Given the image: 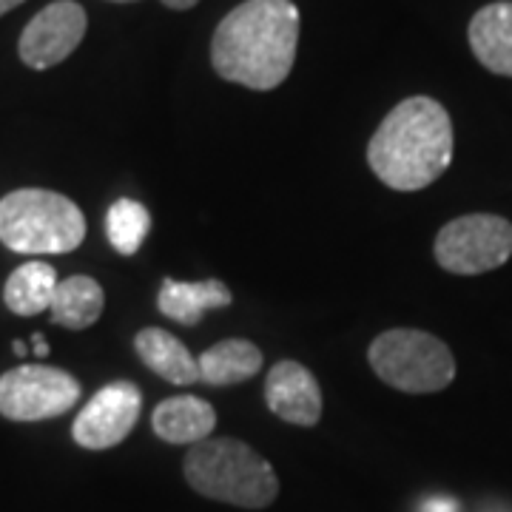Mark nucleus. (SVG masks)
Returning <instances> with one entry per match:
<instances>
[{"mask_svg": "<svg viewBox=\"0 0 512 512\" xmlns=\"http://www.w3.org/2000/svg\"><path fill=\"white\" fill-rule=\"evenodd\" d=\"M299 9L293 0H245L211 37V66L222 80L251 92H274L293 69Z\"/></svg>", "mask_w": 512, "mask_h": 512, "instance_id": "nucleus-1", "label": "nucleus"}, {"mask_svg": "<svg viewBox=\"0 0 512 512\" xmlns=\"http://www.w3.org/2000/svg\"><path fill=\"white\" fill-rule=\"evenodd\" d=\"M453 120L433 97H407L384 114L367 143L370 171L393 191H421L453 163Z\"/></svg>", "mask_w": 512, "mask_h": 512, "instance_id": "nucleus-2", "label": "nucleus"}, {"mask_svg": "<svg viewBox=\"0 0 512 512\" xmlns=\"http://www.w3.org/2000/svg\"><path fill=\"white\" fill-rule=\"evenodd\" d=\"M185 481L194 493L242 510H265L279 495L271 461L239 439H202L183 461Z\"/></svg>", "mask_w": 512, "mask_h": 512, "instance_id": "nucleus-3", "label": "nucleus"}, {"mask_svg": "<svg viewBox=\"0 0 512 512\" xmlns=\"http://www.w3.org/2000/svg\"><path fill=\"white\" fill-rule=\"evenodd\" d=\"M86 239V217L49 188H18L0 200V242L15 254H72Z\"/></svg>", "mask_w": 512, "mask_h": 512, "instance_id": "nucleus-4", "label": "nucleus"}, {"mask_svg": "<svg viewBox=\"0 0 512 512\" xmlns=\"http://www.w3.org/2000/svg\"><path fill=\"white\" fill-rule=\"evenodd\" d=\"M367 362L373 373L402 393H439L456 379V356L439 336L416 328H393L379 333Z\"/></svg>", "mask_w": 512, "mask_h": 512, "instance_id": "nucleus-5", "label": "nucleus"}, {"mask_svg": "<svg viewBox=\"0 0 512 512\" xmlns=\"http://www.w3.org/2000/svg\"><path fill=\"white\" fill-rule=\"evenodd\" d=\"M433 254L447 274L478 276L495 271L512 256V222L495 214L450 220L436 234Z\"/></svg>", "mask_w": 512, "mask_h": 512, "instance_id": "nucleus-6", "label": "nucleus"}, {"mask_svg": "<svg viewBox=\"0 0 512 512\" xmlns=\"http://www.w3.org/2000/svg\"><path fill=\"white\" fill-rule=\"evenodd\" d=\"M80 393V382L60 367H12L0 376V416L9 421L57 419L80 402Z\"/></svg>", "mask_w": 512, "mask_h": 512, "instance_id": "nucleus-7", "label": "nucleus"}, {"mask_svg": "<svg viewBox=\"0 0 512 512\" xmlns=\"http://www.w3.org/2000/svg\"><path fill=\"white\" fill-rule=\"evenodd\" d=\"M86 29L89 18L77 0H55L46 9H40L20 32V60L35 72H46L72 55L83 43Z\"/></svg>", "mask_w": 512, "mask_h": 512, "instance_id": "nucleus-8", "label": "nucleus"}, {"mask_svg": "<svg viewBox=\"0 0 512 512\" xmlns=\"http://www.w3.org/2000/svg\"><path fill=\"white\" fill-rule=\"evenodd\" d=\"M143 410V393L131 382H111L100 387L72 424V439L83 450H111L137 427Z\"/></svg>", "mask_w": 512, "mask_h": 512, "instance_id": "nucleus-9", "label": "nucleus"}, {"mask_svg": "<svg viewBox=\"0 0 512 512\" xmlns=\"http://www.w3.org/2000/svg\"><path fill=\"white\" fill-rule=\"evenodd\" d=\"M265 404L288 424L316 427L322 419V387L302 362L282 359L265 379Z\"/></svg>", "mask_w": 512, "mask_h": 512, "instance_id": "nucleus-10", "label": "nucleus"}, {"mask_svg": "<svg viewBox=\"0 0 512 512\" xmlns=\"http://www.w3.org/2000/svg\"><path fill=\"white\" fill-rule=\"evenodd\" d=\"M467 40L487 72L512 77V0H495L478 9L470 20Z\"/></svg>", "mask_w": 512, "mask_h": 512, "instance_id": "nucleus-11", "label": "nucleus"}, {"mask_svg": "<svg viewBox=\"0 0 512 512\" xmlns=\"http://www.w3.org/2000/svg\"><path fill=\"white\" fill-rule=\"evenodd\" d=\"M234 302L231 288L220 279H202V282H177L165 276L157 293V308L163 316L180 322L185 328H194L202 313L214 308H228Z\"/></svg>", "mask_w": 512, "mask_h": 512, "instance_id": "nucleus-12", "label": "nucleus"}, {"mask_svg": "<svg viewBox=\"0 0 512 512\" xmlns=\"http://www.w3.org/2000/svg\"><path fill=\"white\" fill-rule=\"evenodd\" d=\"M151 427L165 444H197L211 439L217 427V410L197 396H171L154 407Z\"/></svg>", "mask_w": 512, "mask_h": 512, "instance_id": "nucleus-13", "label": "nucleus"}, {"mask_svg": "<svg viewBox=\"0 0 512 512\" xmlns=\"http://www.w3.org/2000/svg\"><path fill=\"white\" fill-rule=\"evenodd\" d=\"M134 350L143 365L168 384H197L200 365L183 342L163 328H143L134 336Z\"/></svg>", "mask_w": 512, "mask_h": 512, "instance_id": "nucleus-14", "label": "nucleus"}, {"mask_svg": "<svg viewBox=\"0 0 512 512\" xmlns=\"http://www.w3.org/2000/svg\"><path fill=\"white\" fill-rule=\"evenodd\" d=\"M262 350L248 339H222L217 345L202 353L197 359L200 365V382L208 387H234L239 382L254 379L262 370Z\"/></svg>", "mask_w": 512, "mask_h": 512, "instance_id": "nucleus-15", "label": "nucleus"}, {"mask_svg": "<svg viewBox=\"0 0 512 512\" xmlns=\"http://www.w3.org/2000/svg\"><path fill=\"white\" fill-rule=\"evenodd\" d=\"M103 308H106V293L100 282L92 276L74 274L57 285L49 319L60 328L86 330L103 316Z\"/></svg>", "mask_w": 512, "mask_h": 512, "instance_id": "nucleus-16", "label": "nucleus"}, {"mask_svg": "<svg viewBox=\"0 0 512 512\" xmlns=\"http://www.w3.org/2000/svg\"><path fill=\"white\" fill-rule=\"evenodd\" d=\"M57 274L46 262H26L15 268L3 285V302L15 316H37L49 311L57 291Z\"/></svg>", "mask_w": 512, "mask_h": 512, "instance_id": "nucleus-17", "label": "nucleus"}, {"mask_svg": "<svg viewBox=\"0 0 512 512\" xmlns=\"http://www.w3.org/2000/svg\"><path fill=\"white\" fill-rule=\"evenodd\" d=\"M151 231V211L137 200L111 202L106 211V237L120 256H134Z\"/></svg>", "mask_w": 512, "mask_h": 512, "instance_id": "nucleus-18", "label": "nucleus"}, {"mask_svg": "<svg viewBox=\"0 0 512 512\" xmlns=\"http://www.w3.org/2000/svg\"><path fill=\"white\" fill-rule=\"evenodd\" d=\"M32 348H35V356H40V359L49 356V342H46L43 333H35V336H32Z\"/></svg>", "mask_w": 512, "mask_h": 512, "instance_id": "nucleus-19", "label": "nucleus"}, {"mask_svg": "<svg viewBox=\"0 0 512 512\" xmlns=\"http://www.w3.org/2000/svg\"><path fill=\"white\" fill-rule=\"evenodd\" d=\"M163 3L168 9H174V12H185V9H194L200 0H163Z\"/></svg>", "mask_w": 512, "mask_h": 512, "instance_id": "nucleus-20", "label": "nucleus"}, {"mask_svg": "<svg viewBox=\"0 0 512 512\" xmlns=\"http://www.w3.org/2000/svg\"><path fill=\"white\" fill-rule=\"evenodd\" d=\"M20 3H26V0H0V18H3L6 12H12V9H18Z\"/></svg>", "mask_w": 512, "mask_h": 512, "instance_id": "nucleus-21", "label": "nucleus"}, {"mask_svg": "<svg viewBox=\"0 0 512 512\" xmlns=\"http://www.w3.org/2000/svg\"><path fill=\"white\" fill-rule=\"evenodd\" d=\"M12 350H15V353H18L20 359H23V356H26V353H29V348H26V345H23V342H15V345H12Z\"/></svg>", "mask_w": 512, "mask_h": 512, "instance_id": "nucleus-22", "label": "nucleus"}, {"mask_svg": "<svg viewBox=\"0 0 512 512\" xmlns=\"http://www.w3.org/2000/svg\"><path fill=\"white\" fill-rule=\"evenodd\" d=\"M111 3H137V0H111Z\"/></svg>", "mask_w": 512, "mask_h": 512, "instance_id": "nucleus-23", "label": "nucleus"}]
</instances>
